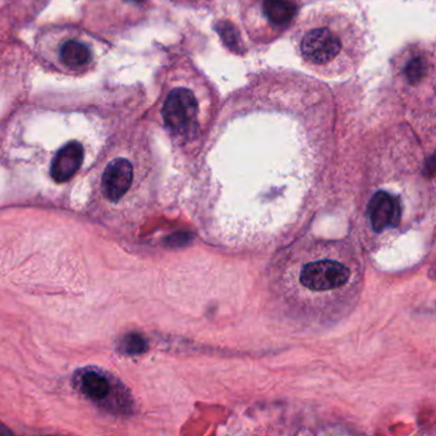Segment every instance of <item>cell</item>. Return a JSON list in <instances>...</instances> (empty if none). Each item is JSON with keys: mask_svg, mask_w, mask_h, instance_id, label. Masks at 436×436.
<instances>
[{"mask_svg": "<svg viewBox=\"0 0 436 436\" xmlns=\"http://www.w3.org/2000/svg\"><path fill=\"white\" fill-rule=\"evenodd\" d=\"M298 49L305 63L320 70H334V65L347 52L346 33L334 22H315L301 33Z\"/></svg>", "mask_w": 436, "mask_h": 436, "instance_id": "1", "label": "cell"}, {"mask_svg": "<svg viewBox=\"0 0 436 436\" xmlns=\"http://www.w3.org/2000/svg\"><path fill=\"white\" fill-rule=\"evenodd\" d=\"M354 278L348 263L334 255H316L301 265L297 282L305 293L333 295L347 288Z\"/></svg>", "mask_w": 436, "mask_h": 436, "instance_id": "2", "label": "cell"}, {"mask_svg": "<svg viewBox=\"0 0 436 436\" xmlns=\"http://www.w3.org/2000/svg\"><path fill=\"white\" fill-rule=\"evenodd\" d=\"M200 105L192 91L178 87L170 91L163 107L167 129L175 136L193 135L199 126Z\"/></svg>", "mask_w": 436, "mask_h": 436, "instance_id": "3", "label": "cell"}, {"mask_svg": "<svg viewBox=\"0 0 436 436\" xmlns=\"http://www.w3.org/2000/svg\"><path fill=\"white\" fill-rule=\"evenodd\" d=\"M367 217L372 231L383 233L386 229L396 228L400 223L403 210L396 196L385 191H378L367 204Z\"/></svg>", "mask_w": 436, "mask_h": 436, "instance_id": "4", "label": "cell"}, {"mask_svg": "<svg viewBox=\"0 0 436 436\" xmlns=\"http://www.w3.org/2000/svg\"><path fill=\"white\" fill-rule=\"evenodd\" d=\"M133 182V167L131 161L123 158L110 161L105 168L103 174V192L105 197L111 202H118L126 193Z\"/></svg>", "mask_w": 436, "mask_h": 436, "instance_id": "5", "label": "cell"}, {"mask_svg": "<svg viewBox=\"0 0 436 436\" xmlns=\"http://www.w3.org/2000/svg\"><path fill=\"white\" fill-rule=\"evenodd\" d=\"M84 161V148L77 141L68 142L54 156L50 167V175L58 183L71 180Z\"/></svg>", "mask_w": 436, "mask_h": 436, "instance_id": "6", "label": "cell"}, {"mask_svg": "<svg viewBox=\"0 0 436 436\" xmlns=\"http://www.w3.org/2000/svg\"><path fill=\"white\" fill-rule=\"evenodd\" d=\"M76 385L85 397L92 402L102 403L113 391L110 378L97 369H85L76 376Z\"/></svg>", "mask_w": 436, "mask_h": 436, "instance_id": "7", "label": "cell"}, {"mask_svg": "<svg viewBox=\"0 0 436 436\" xmlns=\"http://www.w3.org/2000/svg\"><path fill=\"white\" fill-rule=\"evenodd\" d=\"M263 13L274 26L285 27L295 17V7L293 3L285 0H265Z\"/></svg>", "mask_w": 436, "mask_h": 436, "instance_id": "8", "label": "cell"}, {"mask_svg": "<svg viewBox=\"0 0 436 436\" xmlns=\"http://www.w3.org/2000/svg\"><path fill=\"white\" fill-rule=\"evenodd\" d=\"M60 59L65 65L71 68H80L90 62V49L80 41L70 40L60 48Z\"/></svg>", "mask_w": 436, "mask_h": 436, "instance_id": "9", "label": "cell"}, {"mask_svg": "<svg viewBox=\"0 0 436 436\" xmlns=\"http://www.w3.org/2000/svg\"><path fill=\"white\" fill-rule=\"evenodd\" d=\"M121 348L126 354H140L148 349V343L140 334L129 333L123 338Z\"/></svg>", "mask_w": 436, "mask_h": 436, "instance_id": "10", "label": "cell"}, {"mask_svg": "<svg viewBox=\"0 0 436 436\" xmlns=\"http://www.w3.org/2000/svg\"><path fill=\"white\" fill-rule=\"evenodd\" d=\"M423 73H426V65L425 60L421 58H415L410 60V63L405 67V76L410 81H418L423 77Z\"/></svg>", "mask_w": 436, "mask_h": 436, "instance_id": "11", "label": "cell"}, {"mask_svg": "<svg viewBox=\"0 0 436 436\" xmlns=\"http://www.w3.org/2000/svg\"><path fill=\"white\" fill-rule=\"evenodd\" d=\"M4 432H6V434H11V431H9V430L8 429H6V427H3V425L0 423V434H4Z\"/></svg>", "mask_w": 436, "mask_h": 436, "instance_id": "12", "label": "cell"}, {"mask_svg": "<svg viewBox=\"0 0 436 436\" xmlns=\"http://www.w3.org/2000/svg\"><path fill=\"white\" fill-rule=\"evenodd\" d=\"M132 1H142V0H132Z\"/></svg>", "mask_w": 436, "mask_h": 436, "instance_id": "13", "label": "cell"}]
</instances>
